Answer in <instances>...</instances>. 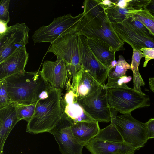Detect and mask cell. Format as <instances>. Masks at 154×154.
Here are the masks:
<instances>
[{
  "mask_svg": "<svg viewBox=\"0 0 154 154\" xmlns=\"http://www.w3.org/2000/svg\"><path fill=\"white\" fill-rule=\"evenodd\" d=\"M128 69L131 70V65L126 61L122 55H120L117 63H112L108 68V81L105 88L119 86L130 81L131 77H127L126 75Z\"/></svg>",
  "mask_w": 154,
  "mask_h": 154,
  "instance_id": "cell-19",
  "label": "cell"
},
{
  "mask_svg": "<svg viewBox=\"0 0 154 154\" xmlns=\"http://www.w3.org/2000/svg\"><path fill=\"white\" fill-rule=\"evenodd\" d=\"M67 92L61 100L62 113L73 123L77 122L96 121L85 112L76 101L77 96L73 91L66 88Z\"/></svg>",
  "mask_w": 154,
  "mask_h": 154,
  "instance_id": "cell-17",
  "label": "cell"
},
{
  "mask_svg": "<svg viewBox=\"0 0 154 154\" xmlns=\"http://www.w3.org/2000/svg\"><path fill=\"white\" fill-rule=\"evenodd\" d=\"M106 89L110 108L122 114L130 113L137 109L147 107L150 105V99L148 95L129 87L125 83Z\"/></svg>",
  "mask_w": 154,
  "mask_h": 154,
  "instance_id": "cell-5",
  "label": "cell"
},
{
  "mask_svg": "<svg viewBox=\"0 0 154 154\" xmlns=\"http://www.w3.org/2000/svg\"><path fill=\"white\" fill-rule=\"evenodd\" d=\"M19 119L15 106L11 103L0 107V154H4V146L10 132Z\"/></svg>",
  "mask_w": 154,
  "mask_h": 154,
  "instance_id": "cell-18",
  "label": "cell"
},
{
  "mask_svg": "<svg viewBox=\"0 0 154 154\" xmlns=\"http://www.w3.org/2000/svg\"><path fill=\"white\" fill-rule=\"evenodd\" d=\"M132 48L133 52L131 65L133 75V89L138 92L142 93L141 87L144 86L145 84L139 72L138 67L140 60L144 56L140 50Z\"/></svg>",
  "mask_w": 154,
  "mask_h": 154,
  "instance_id": "cell-23",
  "label": "cell"
},
{
  "mask_svg": "<svg viewBox=\"0 0 154 154\" xmlns=\"http://www.w3.org/2000/svg\"><path fill=\"white\" fill-rule=\"evenodd\" d=\"M66 85L80 98L93 94L102 86L83 68L78 72L72 84L69 80Z\"/></svg>",
  "mask_w": 154,
  "mask_h": 154,
  "instance_id": "cell-16",
  "label": "cell"
},
{
  "mask_svg": "<svg viewBox=\"0 0 154 154\" xmlns=\"http://www.w3.org/2000/svg\"><path fill=\"white\" fill-rule=\"evenodd\" d=\"M117 112L114 115V124L124 142L136 150L143 147L148 140L146 123L136 119L131 113L117 115Z\"/></svg>",
  "mask_w": 154,
  "mask_h": 154,
  "instance_id": "cell-6",
  "label": "cell"
},
{
  "mask_svg": "<svg viewBox=\"0 0 154 154\" xmlns=\"http://www.w3.org/2000/svg\"><path fill=\"white\" fill-rule=\"evenodd\" d=\"M143 52L145 61L143 64V67H146L148 62L154 59V48H145L141 49Z\"/></svg>",
  "mask_w": 154,
  "mask_h": 154,
  "instance_id": "cell-30",
  "label": "cell"
},
{
  "mask_svg": "<svg viewBox=\"0 0 154 154\" xmlns=\"http://www.w3.org/2000/svg\"><path fill=\"white\" fill-rule=\"evenodd\" d=\"M10 0H1L0 2V20L8 24L10 20L9 11Z\"/></svg>",
  "mask_w": 154,
  "mask_h": 154,
  "instance_id": "cell-29",
  "label": "cell"
},
{
  "mask_svg": "<svg viewBox=\"0 0 154 154\" xmlns=\"http://www.w3.org/2000/svg\"><path fill=\"white\" fill-rule=\"evenodd\" d=\"M130 16L141 22L154 37V17L145 9L135 10Z\"/></svg>",
  "mask_w": 154,
  "mask_h": 154,
  "instance_id": "cell-24",
  "label": "cell"
},
{
  "mask_svg": "<svg viewBox=\"0 0 154 154\" xmlns=\"http://www.w3.org/2000/svg\"><path fill=\"white\" fill-rule=\"evenodd\" d=\"M0 107L11 103L8 92L5 79L0 80Z\"/></svg>",
  "mask_w": 154,
  "mask_h": 154,
  "instance_id": "cell-28",
  "label": "cell"
},
{
  "mask_svg": "<svg viewBox=\"0 0 154 154\" xmlns=\"http://www.w3.org/2000/svg\"><path fill=\"white\" fill-rule=\"evenodd\" d=\"M84 16L83 12L75 16L68 14L54 18L49 25L42 26L34 32L32 38L34 44L42 42L52 43L64 32L76 28Z\"/></svg>",
  "mask_w": 154,
  "mask_h": 154,
  "instance_id": "cell-7",
  "label": "cell"
},
{
  "mask_svg": "<svg viewBox=\"0 0 154 154\" xmlns=\"http://www.w3.org/2000/svg\"><path fill=\"white\" fill-rule=\"evenodd\" d=\"M149 83L151 90L154 92V77L149 78Z\"/></svg>",
  "mask_w": 154,
  "mask_h": 154,
  "instance_id": "cell-34",
  "label": "cell"
},
{
  "mask_svg": "<svg viewBox=\"0 0 154 154\" xmlns=\"http://www.w3.org/2000/svg\"><path fill=\"white\" fill-rule=\"evenodd\" d=\"M36 103L37 102L30 104L12 103L16 107L17 116L20 120H24L28 123L34 114Z\"/></svg>",
  "mask_w": 154,
  "mask_h": 154,
  "instance_id": "cell-25",
  "label": "cell"
},
{
  "mask_svg": "<svg viewBox=\"0 0 154 154\" xmlns=\"http://www.w3.org/2000/svg\"><path fill=\"white\" fill-rule=\"evenodd\" d=\"M91 154H134L135 149L125 142L93 138L85 146Z\"/></svg>",
  "mask_w": 154,
  "mask_h": 154,
  "instance_id": "cell-15",
  "label": "cell"
},
{
  "mask_svg": "<svg viewBox=\"0 0 154 154\" xmlns=\"http://www.w3.org/2000/svg\"><path fill=\"white\" fill-rule=\"evenodd\" d=\"M73 123L62 113L60 120L49 132L54 136L62 154H82L84 146L75 141L72 133L71 126Z\"/></svg>",
  "mask_w": 154,
  "mask_h": 154,
  "instance_id": "cell-10",
  "label": "cell"
},
{
  "mask_svg": "<svg viewBox=\"0 0 154 154\" xmlns=\"http://www.w3.org/2000/svg\"><path fill=\"white\" fill-rule=\"evenodd\" d=\"M82 68L102 85L105 86L109 70L97 58L90 48L86 37L79 35Z\"/></svg>",
  "mask_w": 154,
  "mask_h": 154,
  "instance_id": "cell-11",
  "label": "cell"
},
{
  "mask_svg": "<svg viewBox=\"0 0 154 154\" xmlns=\"http://www.w3.org/2000/svg\"><path fill=\"white\" fill-rule=\"evenodd\" d=\"M83 5L84 16L76 28L78 34L103 41L116 52L125 50L124 43L114 30L100 0H85Z\"/></svg>",
  "mask_w": 154,
  "mask_h": 154,
  "instance_id": "cell-1",
  "label": "cell"
},
{
  "mask_svg": "<svg viewBox=\"0 0 154 154\" xmlns=\"http://www.w3.org/2000/svg\"><path fill=\"white\" fill-rule=\"evenodd\" d=\"M144 9L148 11L154 17V0H150Z\"/></svg>",
  "mask_w": 154,
  "mask_h": 154,
  "instance_id": "cell-32",
  "label": "cell"
},
{
  "mask_svg": "<svg viewBox=\"0 0 154 154\" xmlns=\"http://www.w3.org/2000/svg\"><path fill=\"white\" fill-rule=\"evenodd\" d=\"M146 123V135L148 140L154 138V118L150 119Z\"/></svg>",
  "mask_w": 154,
  "mask_h": 154,
  "instance_id": "cell-31",
  "label": "cell"
},
{
  "mask_svg": "<svg viewBox=\"0 0 154 154\" xmlns=\"http://www.w3.org/2000/svg\"><path fill=\"white\" fill-rule=\"evenodd\" d=\"M11 103H36L43 91L51 87L42 76L40 71H25L5 79Z\"/></svg>",
  "mask_w": 154,
  "mask_h": 154,
  "instance_id": "cell-2",
  "label": "cell"
},
{
  "mask_svg": "<svg viewBox=\"0 0 154 154\" xmlns=\"http://www.w3.org/2000/svg\"><path fill=\"white\" fill-rule=\"evenodd\" d=\"M115 32L124 43L132 48L140 50L145 48H154V40L151 39L128 25L125 21L112 23Z\"/></svg>",
  "mask_w": 154,
  "mask_h": 154,
  "instance_id": "cell-13",
  "label": "cell"
},
{
  "mask_svg": "<svg viewBox=\"0 0 154 154\" xmlns=\"http://www.w3.org/2000/svg\"><path fill=\"white\" fill-rule=\"evenodd\" d=\"M62 90L51 88L48 96L36 103L34 114L27 123L26 131L33 134L49 132L61 119Z\"/></svg>",
  "mask_w": 154,
  "mask_h": 154,
  "instance_id": "cell-3",
  "label": "cell"
},
{
  "mask_svg": "<svg viewBox=\"0 0 154 154\" xmlns=\"http://www.w3.org/2000/svg\"><path fill=\"white\" fill-rule=\"evenodd\" d=\"M76 28L62 34L51 45L48 52L52 53L57 59H62L68 65V77L73 81L82 69L79 35Z\"/></svg>",
  "mask_w": 154,
  "mask_h": 154,
  "instance_id": "cell-4",
  "label": "cell"
},
{
  "mask_svg": "<svg viewBox=\"0 0 154 154\" xmlns=\"http://www.w3.org/2000/svg\"><path fill=\"white\" fill-rule=\"evenodd\" d=\"M8 27L7 23L0 20V35L5 33L8 30Z\"/></svg>",
  "mask_w": 154,
  "mask_h": 154,
  "instance_id": "cell-33",
  "label": "cell"
},
{
  "mask_svg": "<svg viewBox=\"0 0 154 154\" xmlns=\"http://www.w3.org/2000/svg\"><path fill=\"white\" fill-rule=\"evenodd\" d=\"M77 103L95 121L109 122L111 121V108L108 104L106 90L101 86L93 94L80 98L76 97Z\"/></svg>",
  "mask_w": 154,
  "mask_h": 154,
  "instance_id": "cell-8",
  "label": "cell"
},
{
  "mask_svg": "<svg viewBox=\"0 0 154 154\" xmlns=\"http://www.w3.org/2000/svg\"><path fill=\"white\" fill-rule=\"evenodd\" d=\"M111 121L110 124L105 128L100 130L98 133L93 138L117 142H124L114 124V116L116 112L111 109Z\"/></svg>",
  "mask_w": 154,
  "mask_h": 154,
  "instance_id": "cell-22",
  "label": "cell"
},
{
  "mask_svg": "<svg viewBox=\"0 0 154 154\" xmlns=\"http://www.w3.org/2000/svg\"><path fill=\"white\" fill-rule=\"evenodd\" d=\"M40 72L42 76L52 88L62 90L66 85L68 78V65L63 60L45 61Z\"/></svg>",
  "mask_w": 154,
  "mask_h": 154,
  "instance_id": "cell-12",
  "label": "cell"
},
{
  "mask_svg": "<svg viewBox=\"0 0 154 154\" xmlns=\"http://www.w3.org/2000/svg\"><path fill=\"white\" fill-rule=\"evenodd\" d=\"M124 21L131 26L149 38L154 40V36L147 28L139 21L134 19L131 16L127 18Z\"/></svg>",
  "mask_w": 154,
  "mask_h": 154,
  "instance_id": "cell-26",
  "label": "cell"
},
{
  "mask_svg": "<svg viewBox=\"0 0 154 154\" xmlns=\"http://www.w3.org/2000/svg\"><path fill=\"white\" fill-rule=\"evenodd\" d=\"M25 47L20 48L0 63V80L23 72L29 57Z\"/></svg>",
  "mask_w": 154,
  "mask_h": 154,
  "instance_id": "cell-14",
  "label": "cell"
},
{
  "mask_svg": "<svg viewBox=\"0 0 154 154\" xmlns=\"http://www.w3.org/2000/svg\"><path fill=\"white\" fill-rule=\"evenodd\" d=\"M98 122L82 121L72 124L71 129L75 141L85 146L98 133L100 129Z\"/></svg>",
  "mask_w": 154,
  "mask_h": 154,
  "instance_id": "cell-20",
  "label": "cell"
},
{
  "mask_svg": "<svg viewBox=\"0 0 154 154\" xmlns=\"http://www.w3.org/2000/svg\"><path fill=\"white\" fill-rule=\"evenodd\" d=\"M86 38L88 45L96 57L108 69L115 60V50L109 44L100 40Z\"/></svg>",
  "mask_w": 154,
  "mask_h": 154,
  "instance_id": "cell-21",
  "label": "cell"
},
{
  "mask_svg": "<svg viewBox=\"0 0 154 154\" xmlns=\"http://www.w3.org/2000/svg\"><path fill=\"white\" fill-rule=\"evenodd\" d=\"M29 29L24 23H17L8 26L0 35V63L17 50L28 43Z\"/></svg>",
  "mask_w": 154,
  "mask_h": 154,
  "instance_id": "cell-9",
  "label": "cell"
},
{
  "mask_svg": "<svg viewBox=\"0 0 154 154\" xmlns=\"http://www.w3.org/2000/svg\"><path fill=\"white\" fill-rule=\"evenodd\" d=\"M150 0H124L125 8L132 10H139L144 9Z\"/></svg>",
  "mask_w": 154,
  "mask_h": 154,
  "instance_id": "cell-27",
  "label": "cell"
}]
</instances>
